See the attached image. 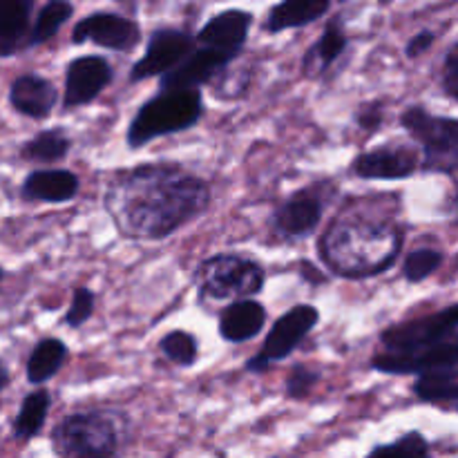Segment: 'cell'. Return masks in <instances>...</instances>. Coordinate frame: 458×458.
Listing matches in <instances>:
<instances>
[{"instance_id": "1", "label": "cell", "mask_w": 458, "mask_h": 458, "mask_svg": "<svg viewBox=\"0 0 458 458\" xmlns=\"http://www.w3.org/2000/svg\"><path fill=\"white\" fill-rule=\"evenodd\" d=\"M210 204V186L174 164H146L112 179L103 208L128 240H165L195 222Z\"/></svg>"}, {"instance_id": "22", "label": "cell", "mask_w": 458, "mask_h": 458, "mask_svg": "<svg viewBox=\"0 0 458 458\" xmlns=\"http://www.w3.org/2000/svg\"><path fill=\"white\" fill-rule=\"evenodd\" d=\"M331 3L334 0H282L280 4L271 7L264 30L268 34H280L295 27H307L320 21L331 9Z\"/></svg>"}, {"instance_id": "7", "label": "cell", "mask_w": 458, "mask_h": 458, "mask_svg": "<svg viewBox=\"0 0 458 458\" xmlns=\"http://www.w3.org/2000/svg\"><path fill=\"white\" fill-rule=\"evenodd\" d=\"M458 331V307L450 304L443 311L432 313V316L416 318V320L398 322V325L387 327L380 334L385 352H419V349L437 347V344L456 340Z\"/></svg>"}, {"instance_id": "8", "label": "cell", "mask_w": 458, "mask_h": 458, "mask_svg": "<svg viewBox=\"0 0 458 458\" xmlns=\"http://www.w3.org/2000/svg\"><path fill=\"white\" fill-rule=\"evenodd\" d=\"M195 47V38L177 27H159L150 34L143 56L130 67V83L155 79L177 67Z\"/></svg>"}, {"instance_id": "26", "label": "cell", "mask_w": 458, "mask_h": 458, "mask_svg": "<svg viewBox=\"0 0 458 458\" xmlns=\"http://www.w3.org/2000/svg\"><path fill=\"white\" fill-rule=\"evenodd\" d=\"M49 407H52V396L47 389H36L22 398V405L18 410L16 420H13V437L21 441H30L43 429L47 420Z\"/></svg>"}, {"instance_id": "28", "label": "cell", "mask_w": 458, "mask_h": 458, "mask_svg": "<svg viewBox=\"0 0 458 458\" xmlns=\"http://www.w3.org/2000/svg\"><path fill=\"white\" fill-rule=\"evenodd\" d=\"M159 349L161 353L177 367H192L199 360V343H197L195 334H191V331H168V334L159 340Z\"/></svg>"}, {"instance_id": "16", "label": "cell", "mask_w": 458, "mask_h": 458, "mask_svg": "<svg viewBox=\"0 0 458 458\" xmlns=\"http://www.w3.org/2000/svg\"><path fill=\"white\" fill-rule=\"evenodd\" d=\"M231 58L222 56L217 52L195 45L192 52L173 67L170 72L159 76L161 89H199L201 85H208L231 65Z\"/></svg>"}, {"instance_id": "39", "label": "cell", "mask_w": 458, "mask_h": 458, "mask_svg": "<svg viewBox=\"0 0 458 458\" xmlns=\"http://www.w3.org/2000/svg\"><path fill=\"white\" fill-rule=\"evenodd\" d=\"M3 277H4V271H3V268H0V282H3Z\"/></svg>"}, {"instance_id": "38", "label": "cell", "mask_w": 458, "mask_h": 458, "mask_svg": "<svg viewBox=\"0 0 458 458\" xmlns=\"http://www.w3.org/2000/svg\"><path fill=\"white\" fill-rule=\"evenodd\" d=\"M9 380H12V376H9V369L3 365V362H0V392H3V389L7 387Z\"/></svg>"}, {"instance_id": "6", "label": "cell", "mask_w": 458, "mask_h": 458, "mask_svg": "<svg viewBox=\"0 0 458 458\" xmlns=\"http://www.w3.org/2000/svg\"><path fill=\"white\" fill-rule=\"evenodd\" d=\"M401 123L423 148L420 170L454 179L458 165V121L454 116H438L423 106H411L403 112Z\"/></svg>"}, {"instance_id": "37", "label": "cell", "mask_w": 458, "mask_h": 458, "mask_svg": "<svg viewBox=\"0 0 458 458\" xmlns=\"http://www.w3.org/2000/svg\"><path fill=\"white\" fill-rule=\"evenodd\" d=\"M300 271H302V276L307 277V280H311V284H322V282H325V277L318 273V268L313 267L309 259H302V262H300Z\"/></svg>"}, {"instance_id": "5", "label": "cell", "mask_w": 458, "mask_h": 458, "mask_svg": "<svg viewBox=\"0 0 458 458\" xmlns=\"http://www.w3.org/2000/svg\"><path fill=\"white\" fill-rule=\"evenodd\" d=\"M119 443L116 420L98 410L65 416L52 432L58 458H116Z\"/></svg>"}, {"instance_id": "34", "label": "cell", "mask_w": 458, "mask_h": 458, "mask_svg": "<svg viewBox=\"0 0 458 458\" xmlns=\"http://www.w3.org/2000/svg\"><path fill=\"white\" fill-rule=\"evenodd\" d=\"M356 123L358 128L365 130V132H376V130L383 128L385 123V106L380 101H367L358 107L356 112Z\"/></svg>"}, {"instance_id": "29", "label": "cell", "mask_w": 458, "mask_h": 458, "mask_svg": "<svg viewBox=\"0 0 458 458\" xmlns=\"http://www.w3.org/2000/svg\"><path fill=\"white\" fill-rule=\"evenodd\" d=\"M443 259H445V255L441 250L416 249L403 262V276L411 284H419V282H425L428 277H432L443 267Z\"/></svg>"}, {"instance_id": "36", "label": "cell", "mask_w": 458, "mask_h": 458, "mask_svg": "<svg viewBox=\"0 0 458 458\" xmlns=\"http://www.w3.org/2000/svg\"><path fill=\"white\" fill-rule=\"evenodd\" d=\"M271 367L273 365L262 356V353H255L253 358H249V360H246V371H249V374H267Z\"/></svg>"}, {"instance_id": "14", "label": "cell", "mask_w": 458, "mask_h": 458, "mask_svg": "<svg viewBox=\"0 0 458 458\" xmlns=\"http://www.w3.org/2000/svg\"><path fill=\"white\" fill-rule=\"evenodd\" d=\"M250 25H253V13L250 12L226 9V12H219L217 16H213L201 27L199 34L195 36V45L235 61L242 49H244L246 40H249Z\"/></svg>"}, {"instance_id": "12", "label": "cell", "mask_w": 458, "mask_h": 458, "mask_svg": "<svg viewBox=\"0 0 458 458\" xmlns=\"http://www.w3.org/2000/svg\"><path fill=\"white\" fill-rule=\"evenodd\" d=\"M318 322H320V311L316 307H311V304H298V307L289 309L271 327L259 353L271 365L273 362L286 360L302 344V340L316 329Z\"/></svg>"}, {"instance_id": "35", "label": "cell", "mask_w": 458, "mask_h": 458, "mask_svg": "<svg viewBox=\"0 0 458 458\" xmlns=\"http://www.w3.org/2000/svg\"><path fill=\"white\" fill-rule=\"evenodd\" d=\"M434 43H437V34H434L432 30L419 31V34L411 36L410 43H407L405 56L411 58V61H414V58H420L429 47H432Z\"/></svg>"}, {"instance_id": "13", "label": "cell", "mask_w": 458, "mask_h": 458, "mask_svg": "<svg viewBox=\"0 0 458 458\" xmlns=\"http://www.w3.org/2000/svg\"><path fill=\"white\" fill-rule=\"evenodd\" d=\"M322 217H325V199L320 192H313V188H309V191H300L298 195L273 210L271 226L282 240L295 242L313 235Z\"/></svg>"}, {"instance_id": "10", "label": "cell", "mask_w": 458, "mask_h": 458, "mask_svg": "<svg viewBox=\"0 0 458 458\" xmlns=\"http://www.w3.org/2000/svg\"><path fill=\"white\" fill-rule=\"evenodd\" d=\"M420 170V155L410 146H378L353 159L352 173L369 182H401Z\"/></svg>"}, {"instance_id": "33", "label": "cell", "mask_w": 458, "mask_h": 458, "mask_svg": "<svg viewBox=\"0 0 458 458\" xmlns=\"http://www.w3.org/2000/svg\"><path fill=\"white\" fill-rule=\"evenodd\" d=\"M441 88L447 98L458 101V45L452 43L443 61V74H441Z\"/></svg>"}, {"instance_id": "9", "label": "cell", "mask_w": 458, "mask_h": 458, "mask_svg": "<svg viewBox=\"0 0 458 458\" xmlns=\"http://www.w3.org/2000/svg\"><path fill=\"white\" fill-rule=\"evenodd\" d=\"M72 43H92L112 52L128 54L141 43V27L132 18L114 12H94L79 21L72 30Z\"/></svg>"}, {"instance_id": "27", "label": "cell", "mask_w": 458, "mask_h": 458, "mask_svg": "<svg viewBox=\"0 0 458 458\" xmlns=\"http://www.w3.org/2000/svg\"><path fill=\"white\" fill-rule=\"evenodd\" d=\"M72 13H74V4L70 0H47L36 16L34 25L30 27L27 47H38V45L52 40L61 31V27L70 21Z\"/></svg>"}, {"instance_id": "17", "label": "cell", "mask_w": 458, "mask_h": 458, "mask_svg": "<svg viewBox=\"0 0 458 458\" xmlns=\"http://www.w3.org/2000/svg\"><path fill=\"white\" fill-rule=\"evenodd\" d=\"M9 103L18 114L43 121L58 103V89L49 79L38 74H22L9 88Z\"/></svg>"}, {"instance_id": "15", "label": "cell", "mask_w": 458, "mask_h": 458, "mask_svg": "<svg viewBox=\"0 0 458 458\" xmlns=\"http://www.w3.org/2000/svg\"><path fill=\"white\" fill-rule=\"evenodd\" d=\"M454 365H458V340H447V343L437 344V347L419 349V352H380L371 360V367L376 371L389 376H419L423 371Z\"/></svg>"}, {"instance_id": "18", "label": "cell", "mask_w": 458, "mask_h": 458, "mask_svg": "<svg viewBox=\"0 0 458 458\" xmlns=\"http://www.w3.org/2000/svg\"><path fill=\"white\" fill-rule=\"evenodd\" d=\"M81 191V182L72 170L43 168L25 177L21 195L25 201H45V204H65Z\"/></svg>"}, {"instance_id": "25", "label": "cell", "mask_w": 458, "mask_h": 458, "mask_svg": "<svg viewBox=\"0 0 458 458\" xmlns=\"http://www.w3.org/2000/svg\"><path fill=\"white\" fill-rule=\"evenodd\" d=\"M70 150V134L63 128H47L34 134L27 143H22L21 157L25 161H34V164H56V161L65 159Z\"/></svg>"}, {"instance_id": "4", "label": "cell", "mask_w": 458, "mask_h": 458, "mask_svg": "<svg viewBox=\"0 0 458 458\" xmlns=\"http://www.w3.org/2000/svg\"><path fill=\"white\" fill-rule=\"evenodd\" d=\"M195 284L199 298L213 302L255 298L267 284V271L258 259L219 253L201 262L195 273Z\"/></svg>"}, {"instance_id": "24", "label": "cell", "mask_w": 458, "mask_h": 458, "mask_svg": "<svg viewBox=\"0 0 458 458\" xmlns=\"http://www.w3.org/2000/svg\"><path fill=\"white\" fill-rule=\"evenodd\" d=\"M67 344L58 338H43L30 353L27 360V380L31 385H45L61 371V367L67 360Z\"/></svg>"}, {"instance_id": "21", "label": "cell", "mask_w": 458, "mask_h": 458, "mask_svg": "<svg viewBox=\"0 0 458 458\" xmlns=\"http://www.w3.org/2000/svg\"><path fill=\"white\" fill-rule=\"evenodd\" d=\"M34 4L36 0H0V56L3 58L27 49Z\"/></svg>"}, {"instance_id": "2", "label": "cell", "mask_w": 458, "mask_h": 458, "mask_svg": "<svg viewBox=\"0 0 458 458\" xmlns=\"http://www.w3.org/2000/svg\"><path fill=\"white\" fill-rule=\"evenodd\" d=\"M403 242L405 228L396 219L367 210H344L322 235L320 258L335 276L365 280L392 268Z\"/></svg>"}, {"instance_id": "32", "label": "cell", "mask_w": 458, "mask_h": 458, "mask_svg": "<svg viewBox=\"0 0 458 458\" xmlns=\"http://www.w3.org/2000/svg\"><path fill=\"white\" fill-rule=\"evenodd\" d=\"M318 383H320V371L307 365H295L286 378V396L291 401H304Z\"/></svg>"}, {"instance_id": "23", "label": "cell", "mask_w": 458, "mask_h": 458, "mask_svg": "<svg viewBox=\"0 0 458 458\" xmlns=\"http://www.w3.org/2000/svg\"><path fill=\"white\" fill-rule=\"evenodd\" d=\"M411 392L419 401L429 405H456L458 401V365L438 367L416 376Z\"/></svg>"}, {"instance_id": "31", "label": "cell", "mask_w": 458, "mask_h": 458, "mask_svg": "<svg viewBox=\"0 0 458 458\" xmlns=\"http://www.w3.org/2000/svg\"><path fill=\"white\" fill-rule=\"evenodd\" d=\"M94 307H97V295H94V291H89L88 286H79V289L72 293L70 309H67L65 313V325L70 327V329L83 327L85 322L92 318Z\"/></svg>"}, {"instance_id": "11", "label": "cell", "mask_w": 458, "mask_h": 458, "mask_svg": "<svg viewBox=\"0 0 458 458\" xmlns=\"http://www.w3.org/2000/svg\"><path fill=\"white\" fill-rule=\"evenodd\" d=\"M114 79L110 61L103 56H79L67 63L65 67V92H63V107L89 106Z\"/></svg>"}, {"instance_id": "19", "label": "cell", "mask_w": 458, "mask_h": 458, "mask_svg": "<svg viewBox=\"0 0 458 458\" xmlns=\"http://www.w3.org/2000/svg\"><path fill=\"white\" fill-rule=\"evenodd\" d=\"M264 325H267V309L258 300L242 298L219 313L217 329L224 343L242 344L262 334Z\"/></svg>"}, {"instance_id": "30", "label": "cell", "mask_w": 458, "mask_h": 458, "mask_svg": "<svg viewBox=\"0 0 458 458\" xmlns=\"http://www.w3.org/2000/svg\"><path fill=\"white\" fill-rule=\"evenodd\" d=\"M367 458H432L429 456V443L423 434L410 432L389 445H378L369 452Z\"/></svg>"}, {"instance_id": "3", "label": "cell", "mask_w": 458, "mask_h": 458, "mask_svg": "<svg viewBox=\"0 0 458 458\" xmlns=\"http://www.w3.org/2000/svg\"><path fill=\"white\" fill-rule=\"evenodd\" d=\"M201 114H204L201 89H161L159 94L148 98L132 116L125 141L132 150H139L155 139L195 128Z\"/></svg>"}, {"instance_id": "20", "label": "cell", "mask_w": 458, "mask_h": 458, "mask_svg": "<svg viewBox=\"0 0 458 458\" xmlns=\"http://www.w3.org/2000/svg\"><path fill=\"white\" fill-rule=\"evenodd\" d=\"M349 47L347 31H344L343 21L340 18H334L329 21V25L325 27L320 38L307 49L302 58V72L309 79H318V76L327 74L335 63L340 61L344 52Z\"/></svg>"}]
</instances>
